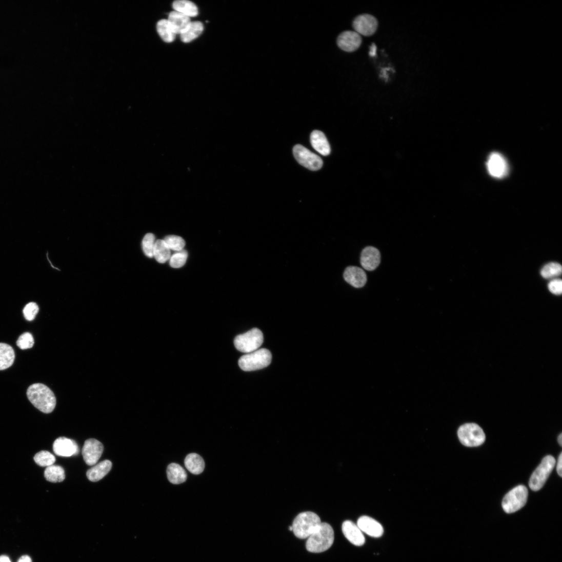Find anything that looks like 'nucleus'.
<instances>
[{"label": "nucleus", "instance_id": "nucleus-13", "mask_svg": "<svg viewBox=\"0 0 562 562\" xmlns=\"http://www.w3.org/2000/svg\"><path fill=\"white\" fill-rule=\"evenodd\" d=\"M362 44V38L360 35L353 31H346L341 33L337 40L338 47L347 52L356 51Z\"/></svg>", "mask_w": 562, "mask_h": 562}, {"label": "nucleus", "instance_id": "nucleus-1", "mask_svg": "<svg viewBox=\"0 0 562 562\" xmlns=\"http://www.w3.org/2000/svg\"><path fill=\"white\" fill-rule=\"evenodd\" d=\"M27 396L31 403L45 413H50L55 409L56 399L53 392L46 385L41 383L29 386Z\"/></svg>", "mask_w": 562, "mask_h": 562}, {"label": "nucleus", "instance_id": "nucleus-24", "mask_svg": "<svg viewBox=\"0 0 562 562\" xmlns=\"http://www.w3.org/2000/svg\"><path fill=\"white\" fill-rule=\"evenodd\" d=\"M185 467L194 475L201 474L205 469V463L202 456L195 453L188 454L185 460Z\"/></svg>", "mask_w": 562, "mask_h": 562}, {"label": "nucleus", "instance_id": "nucleus-14", "mask_svg": "<svg viewBox=\"0 0 562 562\" xmlns=\"http://www.w3.org/2000/svg\"><path fill=\"white\" fill-rule=\"evenodd\" d=\"M53 451L57 455L69 457L77 455L79 453V448L74 440L66 437H59L53 444Z\"/></svg>", "mask_w": 562, "mask_h": 562}, {"label": "nucleus", "instance_id": "nucleus-6", "mask_svg": "<svg viewBox=\"0 0 562 562\" xmlns=\"http://www.w3.org/2000/svg\"><path fill=\"white\" fill-rule=\"evenodd\" d=\"M529 491L525 486L519 485L509 492L504 497L502 506L507 513H514L524 507L528 501Z\"/></svg>", "mask_w": 562, "mask_h": 562}, {"label": "nucleus", "instance_id": "nucleus-9", "mask_svg": "<svg viewBox=\"0 0 562 562\" xmlns=\"http://www.w3.org/2000/svg\"><path fill=\"white\" fill-rule=\"evenodd\" d=\"M293 154L299 164L310 170H318L323 166V161L319 156L301 145L294 147Z\"/></svg>", "mask_w": 562, "mask_h": 562}, {"label": "nucleus", "instance_id": "nucleus-32", "mask_svg": "<svg viewBox=\"0 0 562 562\" xmlns=\"http://www.w3.org/2000/svg\"><path fill=\"white\" fill-rule=\"evenodd\" d=\"M170 250L179 252L184 250L186 242L180 236L168 235L163 239Z\"/></svg>", "mask_w": 562, "mask_h": 562}, {"label": "nucleus", "instance_id": "nucleus-22", "mask_svg": "<svg viewBox=\"0 0 562 562\" xmlns=\"http://www.w3.org/2000/svg\"><path fill=\"white\" fill-rule=\"evenodd\" d=\"M167 477L169 481L175 485L185 483L187 479V474L185 470L179 465L171 464L167 469Z\"/></svg>", "mask_w": 562, "mask_h": 562}, {"label": "nucleus", "instance_id": "nucleus-44", "mask_svg": "<svg viewBox=\"0 0 562 562\" xmlns=\"http://www.w3.org/2000/svg\"><path fill=\"white\" fill-rule=\"evenodd\" d=\"M289 530L290 531H293V528L292 526L289 527Z\"/></svg>", "mask_w": 562, "mask_h": 562}, {"label": "nucleus", "instance_id": "nucleus-18", "mask_svg": "<svg viewBox=\"0 0 562 562\" xmlns=\"http://www.w3.org/2000/svg\"><path fill=\"white\" fill-rule=\"evenodd\" d=\"M380 258L379 250L373 247H368L363 250L360 263L365 270L369 271H373L380 264Z\"/></svg>", "mask_w": 562, "mask_h": 562}, {"label": "nucleus", "instance_id": "nucleus-5", "mask_svg": "<svg viewBox=\"0 0 562 562\" xmlns=\"http://www.w3.org/2000/svg\"><path fill=\"white\" fill-rule=\"evenodd\" d=\"M264 335L258 329L254 328L236 336L234 340L235 348L240 352L251 353L257 350L263 344Z\"/></svg>", "mask_w": 562, "mask_h": 562}, {"label": "nucleus", "instance_id": "nucleus-16", "mask_svg": "<svg viewBox=\"0 0 562 562\" xmlns=\"http://www.w3.org/2000/svg\"><path fill=\"white\" fill-rule=\"evenodd\" d=\"M342 531L345 537L351 544L362 546L365 543L363 533L357 524L350 520L345 521L342 525Z\"/></svg>", "mask_w": 562, "mask_h": 562}, {"label": "nucleus", "instance_id": "nucleus-3", "mask_svg": "<svg viewBox=\"0 0 562 562\" xmlns=\"http://www.w3.org/2000/svg\"><path fill=\"white\" fill-rule=\"evenodd\" d=\"M322 523L320 517L314 512L307 511L299 514L294 519L293 532L299 539L308 538Z\"/></svg>", "mask_w": 562, "mask_h": 562}, {"label": "nucleus", "instance_id": "nucleus-12", "mask_svg": "<svg viewBox=\"0 0 562 562\" xmlns=\"http://www.w3.org/2000/svg\"><path fill=\"white\" fill-rule=\"evenodd\" d=\"M353 26L355 31L360 35L369 37L376 31L378 22L376 18L369 14H363L357 16L353 21Z\"/></svg>", "mask_w": 562, "mask_h": 562}, {"label": "nucleus", "instance_id": "nucleus-2", "mask_svg": "<svg viewBox=\"0 0 562 562\" xmlns=\"http://www.w3.org/2000/svg\"><path fill=\"white\" fill-rule=\"evenodd\" d=\"M334 540V533L332 526L322 523L308 538L306 549L312 553L324 552L331 548Z\"/></svg>", "mask_w": 562, "mask_h": 562}, {"label": "nucleus", "instance_id": "nucleus-29", "mask_svg": "<svg viewBox=\"0 0 562 562\" xmlns=\"http://www.w3.org/2000/svg\"><path fill=\"white\" fill-rule=\"evenodd\" d=\"M45 477L51 483L62 482L65 478V471L62 467L53 465L46 468Z\"/></svg>", "mask_w": 562, "mask_h": 562}, {"label": "nucleus", "instance_id": "nucleus-39", "mask_svg": "<svg viewBox=\"0 0 562 562\" xmlns=\"http://www.w3.org/2000/svg\"><path fill=\"white\" fill-rule=\"evenodd\" d=\"M377 48L374 44H373L370 47V50L369 54L371 57H374L376 54Z\"/></svg>", "mask_w": 562, "mask_h": 562}, {"label": "nucleus", "instance_id": "nucleus-26", "mask_svg": "<svg viewBox=\"0 0 562 562\" xmlns=\"http://www.w3.org/2000/svg\"><path fill=\"white\" fill-rule=\"evenodd\" d=\"M204 30L203 24L198 21L191 22L186 30L180 34L181 40L189 43L198 37Z\"/></svg>", "mask_w": 562, "mask_h": 562}, {"label": "nucleus", "instance_id": "nucleus-21", "mask_svg": "<svg viewBox=\"0 0 562 562\" xmlns=\"http://www.w3.org/2000/svg\"><path fill=\"white\" fill-rule=\"evenodd\" d=\"M112 468L111 461L108 460L103 461L89 470L87 472V476L91 481H98L106 476Z\"/></svg>", "mask_w": 562, "mask_h": 562}, {"label": "nucleus", "instance_id": "nucleus-37", "mask_svg": "<svg viewBox=\"0 0 562 562\" xmlns=\"http://www.w3.org/2000/svg\"><path fill=\"white\" fill-rule=\"evenodd\" d=\"M548 289L553 294L560 295L562 293V281L560 279H553L548 284Z\"/></svg>", "mask_w": 562, "mask_h": 562}, {"label": "nucleus", "instance_id": "nucleus-8", "mask_svg": "<svg viewBox=\"0 0 562 562\" xmlns=\"http://www.w3.org/2000/svg\"><path fill=\"white\" fill-rule=\"evenodd\" d=\"M458 435L461 444L469 447L479 446L486 439L483 429L475 424H467L461 426Z\"/></svg>", "mask_w": 562, "mask_h": 562}, {"label": "nucleus", "instance_id": "nucleus-31", "mask_svg": "<svg viewBox=\"0 0 562 562\" xmlns=\"http://www.w3.org/2000/svg\"><path fill=\"white\" fill-rule=\"evenodd\" d=\"M561 266L557 263H550L546 265L540 272L544 278L551 279L559 276L561 273Z\"/></svg>", "mask_w": 562, "mask_h": 562}, {"label": "nucleus", "instance_id": "nucleus-11", "mask_svg": "<svg viewBox=\"0 0 562 562\" xmlns=\"http://www.w3.org/2000/svg\"><path fill=\"white\" fill-rule=\"evenodd\" d=\"M103 450V445L98 440H87L83 448V455L86 464L89 466L95 465L101 457Z\"/></svg>", "mask_w": 562, "mask_h": 562}, {"label": "nucleus", "instance_id": "nucleus-7", "mask_svg": "<svg viewBox=\"0 0 562 562\" xmlns=\"http://www.w3.org/2000/svg\"><path fill=\"white\" fill-rule=\"evenodd\" d=\"M555 464V459L552 455H547L543 459L531 477L529 485L532 490L537 491L543 487Z\"/></svg>", "mask_w": 562, "mask_h": 562}, {"label": "nucleus", "instance_id": "nucleus-38", "mask_svg": "<svg viewBox=\"0 0 562 562\" xmlns=\"http://www.w3.org/2000/svg\"><path fill=\"white\" fill-rule=\"evenodd\" d=\"M556 471L560 477H562V453L559 454L556 466Z\"/></svg>", "mask_w": 562, "mask_h": 562}, {"label": "nucleus", "instance_id": "nucleus-10", "mask_svg": "<svg viewBox=\"0 0 562 562\" xmlns=\"http://www.w3.org/2000/svg\"><path fill=\"white\" fill-rule=\"evenodd\" d=\"M487 166L490 174L496 178H503L508 172L507 162L499 153H492L488 158Z\"/></svg>", "mask_w": 562, "mask_h": 562}, {"label": "nucleus", "instance_id": "nucleus-20", "mask_svg": "<svg viewBox=\"0 0 562 562\" xmlns=\"http://www.w3.org/2000/svg\"><path fill=\"white\" fill-rule=\"evenodd\" d=\"M167 20L176 34L183 33L191 22L190 17L176 11L170 13Z\"/></svg>", "mask_w": 562, "mask_h": 562}, {"label": "nucleus", "instance_id": "nucleus-23", "mask_svg": "<svg viewBox=\"0 0 562 562\" xmlns=\"http://www.w3.org/2000/svg\"><path fill=\"white\" fill-rule=\"evenodd\" d=\"M15 358L13 348L8 344L0 343V370H6L11 367Z\"/></svg>", "mask_w": 562, "mask_h": 562}, {"label": "nucleus", "instance_id": "nucleus-43", "mask_svg": "<svg viewBox=\"0 0 562 562\" xmlns=\"http://www.w3.org/2000/svg\"><path fill=\"white\" fill-rule=\"evenodd\" d=\"M558 443L560 446H562V434H560L557 438Z\"/></svg>", "mask_w": 562, "mask_h": 562}, {"label": "nucleus", "instance_id": "nucleus-42", "mask_svg": "<svg viewBox=\"0 0 562 562\" xmlns=\"http://www.w3.org/2000/svg\"><path fill=\"white\" fill-rule=\"evenodd\" d=\"M389 69H391V68H385V69H383V70H382L383 77L386 80L388 79V76H387V75H386V71H387V70H388Z\"/></svg>", "mask_w": 562, "mask_h": 562}, {"label": "nucleus", "instance_id": "nucleus-25", "mask_svg": "<svg viewBox=\"0 0 562 562\" xmlns=\"http://www.w3.org/2000/svg\"><path fill=\"white\" fill-rule=\"evenodd\" d=\"M174 11L180 13L189 17H195L198 14L196 6L188 0H177L172 4Z\"/></svg>", "mask_w": 562, "mask_h": 562}, {"label": "nucleus", "instance_id": "nucleus-19", "mask_svg": "<svg viewBox=\"0 0 562 562\" xmlns=\"http://www.w3.org/2000/svg\"><path fill=\"white\" fill-rule=\"evenodd\" d=\"M311 144L313 148L323 156L330 154L331 148L325 134L319 130L313 131L310 135Z\"/></svg>", "mask_w": 562, "mask_h": 562}, {"label": "nucleus", "instance_id": "nucleus-17", "mask_svg": "<svg viewBox=\"0 0 562 562\" xmlns=\"http://www.w3.org/2000/svg\"><path fill=\"white\" fill-rule=\"evenodd\" d=\"M357 525L363 533L371 537L378 538L383 534L384 529L382 525L368 516L360 517L358 520Z\"/></svg>", "mask_w": 562, "mask_h": 562}, {"label": "nucleus", "instance_id": "nucleus-40", "mask_svg": "<svg viewBox=\"0 0 562 562\" xmlns=\"http://www.w3.org/2000/svg\"><path fill=\"white\" fill-rule=\"evenodd\" d=\"M17 562H32L31 558L28 555L22 556Z\"/></svg>", "mask_w": 562, "mask_h": 562}, {"label": "nucleus", "instance_id": "nucleus-30", "mask_svg": "<svg viewBox=\"0 0 562 562\" xmlns=\"http://www.w3.org/2000/svg\"><path fill=\"white\" fill-rule=\"evenodd\" d=\"M34 460L38 466L48 467L54 464L56 459L54 455L48 451H42L34 456Z\"/></svg>", "mask_w": 562, "mask_h": 562}, {"label": "nucleus", "instance_id": "nucleus-4", "mask_svg": "<svg viewBox=\"0 0 562 562\" xmlns=\"http://www.w3.org/2000/svg\"><path fill=\"white\" fill-rule=\"evenodd\" d=\"M271 360L270 351L263 348L242 356L238 360V365L244 371H253L266 368Z\"/></svg>", "mask_w": 562, "mask_h": 562}, {"label": "nucleus", "instance_id": "nucleus-41", "mask_svg": "<svg viewBox=\"0 0 562 562\" xmlns=\"http://www.w3.org/2000/svg\"><path fill=\"white\" fill-rule=\"evenodd\" d=\"M0 562H11L9 557L6 555L0 556Z\"/></svg>", "mask_w": 562, "mask_h": 562}, {"label": "nucleus", "instance_id": "nucleus-33", "mask_svg": "<svg viewBox=\"0 0 562 562\" xmlns=\"http://www.w3.org/2000/svg\"><path fill=\"white\" fill-rule=\"evenodd\" d=\"M155 242V237L152 233H148L143 239V249L145 255L149 258L154 257Z\"/></svg>", "mask_w": 562, "mask_h": 562}, {"label": "nucleus", "instance_id": "nucleus-28", "mask_svg": "<svg viewBox=\"0 0 562 562\" xmlns=\"http://www.w3.org/2000/svg\"><path fill=\"white\" fill-rule=\"evenodd\" d=\"M171 256V250L164 240H157L154 250V257L157 262L161 264L165 263L170 259Z\"/></svg>", "mask_w": 562, "mask_h": 562}, {"label": "nucleus", "instance_id": "nucleus-27", "mask_svg": "<svg viewBox=\"0 0 562 562\" xmlns=\"http://www.w3.org/2000/svg\"><path fill=\"white\" fill-rule=\"evenodd\" d=\"M157 30L161 38L167 43L173 42L176 36L167 19H162L158 22Z\"/></svg>", "mask_w": 562, "mask_h": 562}, {"label": "nucleus", "instance_id": "nucleus-34", "mask_svg": "<svg viewBox=\"0 0 562 562\" xmlns=\"http://www.w3.org/2000/svg\"><path fill=\"white\" fill-rule=\"evenodd\" d=\"M188 256V252L185 250L174 253L169 259L170 266L173 268L183 267L186 263Z\"/></svg>", "mask_w": 562, "mask_h": 562}, {"label": "nucleus", "instance_id": "nucleus-36", "mask_svg": "<svg viewBox=\"0 0 562 562\" xmlns=\"http://www.w3.org/2000/svg\"><path fill=\"white\" fill-rule=\"evenodd\" d=\"M39 310V307L36 303L32 302L28 304L23 310L25 319L29 322L33 320L36 318Z\"/></svg>", "mask_w": 562, "mask_h": 562}, {"label": "nucleus", "instance_id": "nucleus-15", "mask_svg": "<svg viewBox=\"0 0 562 562\" xmlns=\"http://www.w3.org/2000/svg\"><path fill=\"white\" fill-rule=\"evenodd\" d=\"M343 276L348 284L355 288H363L367 282L365 271L356 266L348 267L344 272Z\"/></svg>", "mask_w": 562, "mask_h": 562}, {"label": "nucleus", "instance_id": "nucleus-35", "mask_svg": "<svg viewBox=\"0 0 562 562\" xmlns=\"http://www.w3.org/2000/svg\"><path fill=\"white\" fill-rule=\"evenodd\" d=\"M34 344V342L33 336L31 334L28 332L24 333L21 335L16 342L17 346L23 350L31 348L33 346Z\"/></svg>", "mask_w": 562, "mask_h": 562}]
</instances>
